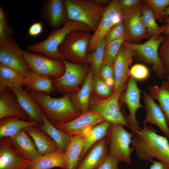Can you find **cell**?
<instances>
[{"mask_svg": "<svg viewBox=\"0 0 169 169\" xmlns=\"http://www.w3.org/2000/svg\"><path fill=\"white\" fill-rule=\"evenodd\" d=\"M110 154L106 136L91 147L79 162L76 169H97Z\"/></svg>", "mask_w": 169, "mask_h": 169, "instance_id": "17", "label": "cell"}, {"mask_svg": "<svg viewBox=\"0 0 169 169\" xmlns=\"http://www.w3.org/2000/svg\"><path fill=\"white\" fill-rule=\"evenodd\" d=\"M143 1L151 8L156 20L164 23V11L169 6V0H144Z\"/></svg>", "mask_w": 169, "mask_h": 169, "instance_id": "37", "label": "cell"}, {"mask_svg": "<svg viewBox=\"0 0 169 169\" xmlns=\"http://www.w3.org/2000/svg\"><path fill=\"white\" fill-rule=\"evenodd\" d=\"M123 125L111 123L106 135L110 154L126 164L131 162V154L134 150L130 145L135 134L127 131Z\"/></svg>", "mask_w": 169, "mask_h": 169, "instance_id": "7", "label": "cell"}, {"mask_svg": "<svg viewBox=\"0 0 169 169\" xmlns=\"http://www.w3.org/2000/svg\"><path fill=\"white\" fill-rule=\"evenodd\" d=\"M24 52L12 37L0 41V64L26 77L31 70L24 59Z\"/></svg>", "mask_w": 169, "mask_h": 169, "instance_id": "11", "label": "cell"}, {"mask_svg": "<svg viewBox=\"0 0 169 169\" xmlns=\"http://www.w3.org/2000/svg\"><path fill=\"white\" fill-rule=\"evenodd\" d=\"M9 89L0 91V119L13 116L23 120L30 121L12 90Z\"/></svg>", "mask_w": 169, "mask_h": 169, "instance_id": "22", "label": "cell"}, {"mask_svg": "<svg viewBox=\"0 0 169 169\" xmlns=\"http://www.w3.org/2000/svg\"><path fill=\"white\" fill-rule=\"evenodd\" d=\"M28 92L55 127L74 119L82 113L72 103L71 94H65L61 97L55 98L42 92Z\"/></svg>", "mask_w": 169, "mask_h": 169, "instance_id": "2", "label": "cell"}, {"mask_svg": "<svg viewBox=\"0 0 169 169\" xmlns=\"http://www.w3.org/2000/svg\"><path fill=\"white\" fill-rule=\"evenodd\" d=\"M92 1L97 5L102 6L105 7L106 5H108L111 1L108 0H92Z\"/></svg>", "mask_w": 169, "mask_h": 169, "instance_id": "48", "label": "cell"}, {"mask_svg": "<svg viewBox=\"0 0 169 169\" xmlns=\"http://www.w3.org/2000/svg\"><path fill=\"white\" fill-rule=\"evenodd\" d=\"M111 123L109 121H105L94 127L89 131L83 149L80 157L79 162L91 147L106 136L109 127Z\"/></svg>", "mask_w": 169, "mask_h": 169, "instance_id": "34", "label": "cell"}, {"mask_svg": "<svg viewBox=\"0 0 169 169\" xmlns=\"http://www.w3.org/2000/svg\"><path fill=\"white\" fill-rule=\"evenodd\" d=\"M8 138L11 148L21 157L32 161L38 156L33 140L24 129Z\"/></svg>", "mask_w": 169, "mask_h": 169, "instance_id": "19", "label": "cell"}, {"mask_svg": "<svg viewBox=\"0 0 169 169\" xmlns=\"http://www.w3.org/2000/svg\"><path fill=\"white\" fill-rule=\"evenodd\" d=\"M69 20L85 24L95 32L98 27L106 7L99 6L92 0H64Z\"/></svg>", "mask_w": 169, "mask_h": 169, "instance_id": "5", "label": "cell"}, {"mask_svg": "<svg viewBox=\"0 0 169 169\" xmlns=\"http://www.w3.org/2000/svg\"><path fill=\"white\" fill-rule=\"evenodd\" d=\"M126 86L113 90L112 94L106 98L92 96L90 98L89 110L99 114L105 121L128 126V115L125 114L122 110L119 100Z\"/></svg>", "mask_w": 169, "mask_h": 169, "instance_id": "4", "label": "cell"}, {"mask_svg": "<svg viewBox=\"0 0 169 169\" xmlns=\"http://www.w3.org/2000/svg\"><path fill=\"white\" fill-rule=\"evenodd\" d=\"M24 58L33 72L44 77L58 78L64 74L65 70L62 61L52 59L36 53L24 51Z\"/></svg>", "mask_w": 169, "mask_h": 169, "instance_id": "10", "label": "cell"}, {"mask_svg": "<svg viewBox=\"0 0 169 169\" xmlns=\"http://www.w3.org/2000/svg\"><path fill=\"white\" fill-rule=\"evenodd\" d=\"M142 2L143 1L141 0H120L118 1L119 7L122 10L135 7Z\"/></svg>", "mask_w": 169, "mask_h": 169, "instance_id": "45", "label": "cell"}, {"mask_svg": "<svg viewBox=\"0 0 169 169\" xmlns=\"http://www.w3.org/2000/svg\"><path fill=\"white\" fill-rule=\"evenodd\" d=\"M165 22L166 23L167 26V29L164 33L165 36L169 34V16L165 17Z\"/></svg>", "mask_w": 169, "mask_h": 169, "instance_id": "49", "label": "cell"}, {"mask_svg": "<svg viewBox=\"0 0 169 169\" xmlns=\"http://www.w3.org/2000/svg\"><path fill=\"white\" fill-rule=\"evenodd\" d=\"M165 78L166 79H167L169 80V76L166 75Z\"/></svg>", "mask_w": 169, "mask_h": 169, "instance_id": "51", "label": "cell"}, {"mask_svg": "<svg viewBox=\"0 0 169 169\" xmlns=\"http://www.w3.org/2000/svg\"><path fill=\"white\" fill-rule=\"evenodd\" d=\"M42 14L52 29L55 30L69 20L64 0H49L44 4Z\"/></svg>", "mask_w": 169, "mask_h": 169, "instance_id": "18", "label": "cell"}, {"mask_svg": "<svg viewBox=\"0 0 169 169\" xmlns=\"http://www.w3.org/2000/svg\"><path fill=\"white\" fill-rule=\"evenodd\" d=\"M120 162L110 154L104 162L97 169H120L118 165Z\"/></svg>", "mask_w": 169, "mask_h": 169, "instance_id": "44", "label": "cell"}, {"mask_svg": "<svg viewBox=\"0 0 169 169\" xmlns=\"http://www.w3.org/2000/svg\"><path fill=\"white\" fill-rule=\"evenodd\" d=\"M13 91L22 108L28 116L30 121H35L39 125L43 123L44 111L28 91L23 88H12Z\"/></svg>", "mask_w": 169, "mask_h": 169, "instance_id": "23", "label": "cell"}, {"mask_svg": "<svg viewBox=\"0 0 169 169\" xmlns=\"http://www.w3.org/2000/svg\"><path fill=\"white\" fill-rule=\"evenodd\" d=\"M126 33V28L123 21L114 25L110 29L104 38L106 44L119 39Z\"/></svg>", "mask_w": 169, "mask_h": 169, "instance_id": "41", "label": "cell"}, {"mask_svg": "<svg viewBox=\"0 0 169 169\" xmlns=\"http://www.w3.org/2000/svg\"><path fill=\"white\" fill-rule=\"evenodd\" d=\"M43 123L39 128L54 140L59 148L64 151L70 141V136L63 130L57 128L49 121L45 114L42 116Z\"/></svg>", "mask_w": 169, "mask_h": 169, "instance_id": "31", "label": "cell"}, {"mask_svg": "<svg viewBox=\"0 0 169 169\" xmlns=\"http://www.w3.org/2000/svg\"><path fill=\"white\" fill-rule=\"evenodd\" d=\"M92 34L81 30L72 31L65 38L58 48L63 59L69 62L87 64V50Z\"/></svg>", "mask_w": 169, "mask_h": 169, "instance_id": "6", "label": "cell"}, {"mask_svg": "<svg viewBox=\"0 0 169 169\" xmlns=\"http://www.w3.org/2000/svg\"><path fill=\"white\" fill-rule=\"evenodd\" d=\"M136 80L130 76L125 91L121 94L119 101L125 103L129 112L127 120L128 127L134 134L139 132L140 127L136 117L137 110L140 108H145L140 103L141 91L138 87Z\"/></svg>", "mask_w": 169, "mask_h": 169, "instance_id": "13", "label": "cell"}, {"mask_svg": "<svg viewBox=\"0 0 169 169\" xmlns=\"http://www.w3.org/2000/svg\"><path fill=\"white\" fill-rule=\"evenodd\" d=\"M164 14L165 17L169 16V6L166 8Z\"/></svg>", "mask_w": 169, "mask_h": 169, "instance_id": "50", "label": "cell"}, {"mask_svg": "<svg viewBox=\"0 0 169 169\" xmlns=\"http://www.w3.org/2000/svg\"><path fill=\"white\" fill-rule=\"evenodd\" d=\"M62 61L64 64L65 70L61 76L53 79L55 91L64 94L75 93L84 83L90 67L71 63L64 59Z\"/></svg>", "mask_w": 169, "mask_h": 169, "instance_id": "8", "label": "cell"}, {"mask_svg": "<svg viewBox=\"0 0 169 169\" xmlns=\"http://www.w3.org/2000/svg\"><path fill=\"white\" fill-rule=\"evenodd\" d=\"M94 74L90 67L82 87L77 92L71 94V101L81 113L89 110L91 93L92 92V81Z\"/></svg>", "mask_w": 169, "mask_h": 169, "instance_id": "27", "label": "cell"}, {"mask_svg": "<svg viewBox=\"0 0 169 169\" xmlns=\"http://www.w3.org/2000/svg\"><path fill=\"white\" fill-rule=\"evenodd\" d=\"M143 100L146 111L144 123H149L157 126L161 132L169 138V128L165 115L159 105L146 92L143 91Z\"/></svg>", "mask_w": 169, "mask_h": 169, "instance_id": "21", "label": "cell"}, {"mask_svg": "<svg viewBox=\"0 0 169 169\" xmlns=\"http://www.w3.org/2000/svg\"><path fill=\"white\" fill-rule=\"evenodd\" d=\"M148 89L149 95L159 102L169 126V80H163L160 87L155 85Z\"/></svg>", "mask_w": 169, "mask_h": 169, "instance_id": "32", "label": "cell"}, {"mask_svg": "<svg viewBox=\"0 0 169 169\" xmlns=\"http://www.w3.org/2000/svg\"><path fill=\"white\" fill-rule=\"evenodd\" d=\"M159 55L166 75L169 76V34L164 36L159 47Z\"/></svg>", "mask_w": 169, "mask_h": 169, "instance_id": "39", "label": "cell"}, {"mask_svg": "<svg viewBox=\"0 0 169 169\" xmlns=\"http://www.w3.org/2000/svg\"><path fill=\"white\" fill-rule=\"evenodd\" d=\"M90 130L82 134L70 136L69 144L64 151L66 161L65 169H76L83 149L87 136Z\"/></svg>", "mask_w": 169, "mask_h": 169, "instance_id": "24", "label": "cell"}, {"mask_svg": "<svg viewBox=\"0 0 169 169\" xmlns=\"http://www.w3.org/2000/svg\"><path fill=\"white\" fill-rule=\"evenodd\" d=\"M136 54L133 50L122 44L113 64L115 84L113 90L127 85L130 78L129 66Z\"/></svg>", "mask_w": 169, "mask_h": 169, "instance_id": "15", "label": "cell"}, {"mask_svg": "<svg viewBox=\"0 0 169 169\" xmlns=\"http://www.w3.org/2000/svg\"><path fill=\"white\" fill-rule=\"evenodd\" d=\"M31 162L14 152L8 137L0 138V169H29Z\"/></svg>", "mask_w": 169, "mask_h": 169, "instance_id": "20", "label": "cell"}, {"mask_svg": "<svg viewBox=\"0 0 169 169\" xmlns=\"http://www.w3.org/2000/svg\"><path fill=\"white\" fill-rule=\"evenodd\" d=\"M144 124L143 129L135 134L131 147L139 159L151 162L153 158L169 167V142L165 137L157 134L151 126Z\"/></svg>", "mask_w": 169, "mask_h": 169, "instance_id": "1", "label": "cell"}, {"mask_svg": "<svg viewBox=\"0 0 169 169\" xmlns=\"http://www.w3.org/2000/svg\"><path fill=\"white\" fill-rule=\"evenodd\" d=\"M12 29L9 23L6 13L0 7V41L12 37Z\"/></svg>", "mask_w": 169, "mask_h": 169, "instance_id": "42", "label": "cell"}, {"mask_svg": "<svg viewBox=\"0 0 169 169\" xmlns=\"http://www.w3.org/2000/svg\"><path fill=\"white\" fill-rule=\"evenodd\" d=\"M38 127L32 126L24 129L33 140L38 156L50 153L59 148L54 141Z\"/></svg>", "mask_w": 169, "mask_h": 169, "instance_id": "26", "label": "cell"}, {"mask_svg": "<svg viewBox=\"0 0 169 169\" xmlns=\"http://www.w3.org/2000/svg\"><path fill=\"white\" fill-rule=\"evenodd\" d=\"M26 78L27 81L24 87L27 91L42 92L47 94L55 91L53 79L40 76L32 71Z\"/></svg>", "mask_w": 169, "mask_h": 169, "instance_id": "30", "label": "cell"}, {"mask_svg": "<svg viewBox=\"0 0 169 169\" xmlns=\"http://www.w3.org/2000/svg\"><path fill=\"white\" fill-rule=\"evenodd\" d=\"M164 36H152L146 42L141 44L124 41L123 45L133 50L140 58L146 63L152 64V69L158 78H165L166 74L159 55L160 46Z\"/></svg>", "mask_w": 169, "mask_h": 169, "instance_id": "9", "label": "cell"}, {"mask_svg": "<svg viewBox=\"0 0 169 169\" xmlns=\"http://www.w3.org/2000/svg\"><path fill=\"white\" fill-rule=\"evenodd\" d=\"M118 1V0H111L106 7L99 24L92 34L87 53L91 52L95 49L112 26L123 21V11L119 7Z\"/></svg>", "mask_w": 169, "mask_h": 169, "instance_id": "12", "label": "cell"}, {"mask_svg": "<svg viewBox=\"0 0 169 169\" xmlns=\"http://www.w3.org/2000/svg\"><path fill=\"white\" fill-rule=\"evenodd\" d=\"M141 20L142 23L150 37L155 36L159 37L166 31V24L159 26L156 22V19L151 8L143 2L141 8Z\"/></svg>", "mask_w": 169, "mask_h": 169, "instance_id": "33", "label": "cell"}, {"mask_svg": "<svg viewBox=\"0 0 169 169\" xmlns=\"http://www.w3.org/2000/svg\"><path fill=\"white\" fill-rule=\"evenodd\" d=\"M143 2L135 7L123 10V21L126 29L125 41H138L150 37L141 20V8Z\"/></svg>", "mask_w": 169, "mask_h": 169, "instance_id": "14", "label": "cell"}, {"mask_svg": "<svg viewBox=\"0 0 169 169\" xmlns=\"http://www.w3.org/2000/svg\"><path fill=\"white\" fill-rule=\"evenodd\" d=\"M76 30L89 32L92 31L90 27L85 24L77 21L69 20L62 27L52 32L45 40L28 46L27 51L42 54L50 59L62 60L63 59L59 53L58 48L68 34Z\"/></svg>", "mask_w": 169, "mask_h": 169, "instance_id": "3", "label": "cell"}, {"mask_svg": "<svg viewBox=\"0 0 169 169\" xmlns=\"http://www.w3.org/2000/svg\"><path fill=\"white\" fill-rule=\"evenodd\" d=\"M26 78L20 73L0 64V91L6 88H23Z\"/></svg>", "mask_w": 169, "mask_h": 169, "instance_id": "29", "label": "cell"}, {"mask_svg": "<svg viewBox=\"0 0 169 169\" xmlns=\"http://www.w3.org/2000/svg\"><path fill=\"white\" fill-rule=\"evenodd\" d=\"M43 27L42 22L34 23L29 27L28 30V34L32 37L39 35L42 32Z\"/></svg>", "mask_w": 169, "mask_h": 169, "instance_id": "46", "label": "cell"}, {"mask_svg": "<svg viewBox=\"0 0 169 169\" xmlns=\"http://www.w3.org/2000/svg\"><path fill=\"white\" fill-rule=\"evenodd\" d=\"M97 75L107 84L114 88L115 75L113 64L110 63L103 64Z\"/></svg>", "mask_w": 169, "mask_h": 169, "instance_id": "40", "label": "cell"}, {"mask_svg": "<svg viewBox=\"0 0 169 169\" xmlns=\"http://www.w3.org/2000/svg\"><path fill=\"white\" fill-rule=\"evenodd\" d=\"M106 43L103 38L99 43L95 49L87 54L86 60L88 64L90 65V68L94 75H97L103 64Z\"/></svg>", "mask_w": 169, "mask_h": 169, "instance_id": "35", "label": "cell"}, {"mask_svg": "<svg viewBox=\"0 0 169 169\" xmlns=\"http://www.w3.org/2000/svg\"><path fill=\"white\" fill-rule=\"evenodd\" d=\"M152 165L149 169H169V167L161 162L156 161H152Z\"/></svg>", "mask_w": 169, "mask_h": 169, "instance_id": "47", "label": "cell"}, {"mask_svg": "<svg viewBox=\"0 0 169 169\" xmlns=\"http://www.w3.org/2000/svg\"><path fill=\"white\" fill-rule=\"evenodd\" d=\"M150 71L147 67L141 64L134 65L130 70V76L136 80H145L148 77Z\"/></svg>", "mask_w": 169, "mask_h": 169, "instance_id": "43", "label": "cell"}, {"mask_svg": "<svg viewBox=\"0 0 169 169\" xmlns=\"http://www.w3.org/2000/svg\"><path fill=\"white\" fill-rule=\"evenodd\" d=\"M126 33L120 38L106 44L103 64H113L124 41L126 40Z\"/></svg>", "mask_w": 169, "mask_h": 169, "instance_id": "36", "label": "cell"}, {"mask_svg": "<svg viewBox=\"0 0 169 169\" xmlns=\"http://www.w3.org/2000/svg\"><path fill=\"white\" fill-rule=\"evenodd\" d=\"M66 166L64 151L59 148L50 153L38 156L31 161L29 169H51L55 167L65 169Z\"/></svg>", "mask_w": 169, "mask_h": 169, "instance_id": "25", "label": "cell"}, {"mask_svg": "<svg viewBox=\"0 0 169 169\" xmlns=\"http://www.w3.org/2000/svg\"><path fill=\"white\" fill-rule=\"evenodd\" d=\"M105 121L99 114L88 110L74 119L56 127L72 136L82 134Z\"/></svg>", "mask_w": 169, "mask_h": 169, "instance_id": "16", "label": "cell"}, {"mask_svg": "<svg viewBox=\"0 0 169 169\" xmlns=\"http://www.w3.org/2000/svg\"><path fill=\"white\" fill-rule=\"evenodd\" d=\"M92 92L99 96L106 98L110 96L113 91L97 75H94L92 81Z\"/></svg>", "mask_w": 169, "mask_h": 169, "instance_id": "38", "label": "cell"}, {"mask_svg": "<svg viewBox=\"0 0 169 169\" xmlns=\"http://www.w3.org/2000/svg\"><path fill=\"white\" fill-rule=\"evenodd\" d=\"M39 127L36 121L22 120L16 117H7L0 119V138L11 136L19 131L30 126Z\"/></svg>", "mask_w": 169, "mask_h": 169, "instance_id": "28", "label": "cell"}]
</instances>
